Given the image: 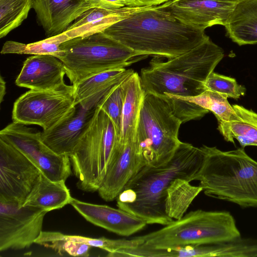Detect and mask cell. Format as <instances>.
<instances>
[{
	"instance_id": "cell-35",
	"label": "cell",
	"mask_w": 257,
	"mask_h": 257,
	"mask_svg": "<svg viewBox=\"0 0 257 257\" xmlns=\"http://www.w3.org/2000/svg\"><path fill=\"white\" fill-rule=\"evenodd\" d=\"M6 82L3 78V76L1 75L0 77V102L1 103L4 100V97L6 94Z\"/></svg>"
},
{
	"instance_id": "cell-17",
	"label": "cell",
	"mask_w": 257,
	"mask_h": 257,
	"mask_svg": "<svg viewBox=\"0 0 257 257\" xmlns=\"http://www.w3.org/2000/svg\"><path fill=\"white\" fill-rule=\"evenodd\" d=\"M70 204L87 221L121 236L132 235L147 225L140 218L119 208L92 204L74 198Z\"/></svg>"
},
{
	"instance_id": "cell-9",
	"label": "cell",
	"mask_w": 257,
	"mask_h": 257,
	"mask_svg": "<svg viewBox=\"0 0 257 257\" xmlns=\"http://www.w3.org/2000/svg\"><path fill=\"white\" fill-rule=\"evenodd\" d=\"M74 86L53 90H32L14 104L13 121L35 124L46 130L63 118L75 106Z\"/></svg>"
},
{
	"instance_id": "cell-11",
	"label": "cell",
	"mask_w": 257,
	"mask_h": 257,
	"mask_svg": "<svg viewBox=\"0 0 257 257\" xmlns=\"http://www.w3.org/2000/svg\"><path fill=\"white\" fill-rule=\"evenodd\" d=\"M47 211L0 199V251L30 247L42 231Z\"/></svg>"
},
{
	"instance_id": "cell-33",
	"label": "cell",
	"mask_w": 257,
	"mask_h": 257,
	"mask_svg": "<svg viewBox=\"0 0 257 257\" xmlns=\"http://www.w3.org/2000/svg\"><path fill=\"white\" fill-rule=\"evenodd\" d=\"M93 8L114 10L125 7V0H86Z\"/></svg>"
},
{
	"instance_id": "cell-27",
	"label": "cell",
	"mask_w": 257,
	"mask_h": 257,
	"mask_svg": "<svg viewBox=\"0 0 257 257\" xmlns=\"http://www.w3.org/2000/svg\"><path fill=\"white\" fill-rule=\"evenodd\" d=\"M69 40L70 39L63 32L59 35L27 44L9 41L4 44L1 53L2 54L13 53L34 55L49 54L55 56L60 51L61 44Z\"/></svg>"
},
{
	"instance_id": "cell-19",
	"label": "cell",
	"mask_w": 257,
	"mask_h": 257,
	"mask_svg": "<svg viewBox=\"0 0 257 257\" xmlns=\"http://www.w3.org/2000/svg\"><path fill=\"white\" fill-rule=\"evenodd\" d=\"M154 7V6H153ZM152 7H124L114 10L92 8L77 18L64 32L69 39L102 32L112 24L133 14Z\"/></svg>"
},
{
	"instance_id": "cell-34",
	"label": "cell",
	"mask_w": 257,
	"mask_h": 257,
	"mask_svg": "<svg viewBox=\"0 0 257 257\" xmlns=\"http://www.w3.org/2000/svg\"><path fill=\"white\" fill-rule=\"evenodd\" d=\"M125 6L131 8L157 6L169 0H125Z\"/></svg>"
},
{
	"instance_id": "cell-30",
	"label": "cell",
	"mask_w": 257,
	"mask_h": 257,
	"mask_svg": "<svg viewBox=\"0 0 257 257\" xmlns=\"http://www.w3.org/2000/svg\"><path fill=\"white\" fill-rule=\"evenodd\" d=\"M207 256L255 257L257 256V240L243 239L207 245Z\"/></svg>"
},
{
	"instance_id": "cell-24",
	"label": "cell",
	"mask_w": 257,
	"mask_h": 257,
	"mask_svg": "<svg viewBox=\"0 0 257 257\" xmlns=\"http://www.w3.org/2000/svg\"><path fill=\"white\" fill-rule=\"evenodd\" d=\"M237 119L234 121H218L217 129L224 140L234 144V139L241 148L257 147V113L242 105H232Z\"/></svg>"
},
{
	"instance_id": "cell-5",
	"label": "cell",
	"mask_w": 257,
	"mask_h": 257,
	"mask_svg": "<svg viewBox=\"0 0 257 257\" xmlns=\"http://www.w3.org/2000/svg\"><path fill=\"white\" fill-rule=\"evenodd\" d=\"M240 236L235 219L230 212L198 209L159 230L134 238L141 247L172 248L222 243Z\"/></svg>"
},
{
	"instance_id": "cell-6",
	"label": "cell",
	"mask_w": 257,
	"mask_h": 257,
	"mask_svg": "<svg viewBox=\"0 0 257 257\" xmlns=\"http://www.w3.org/2000/svg\"><path fill=\"white\" fill-rule=\"evenodd\" d=\"M55 56L63 62L72 85L98 73L124 68L147 57L138 56L102 31L63 43Z\"/></svg>"
},
{
	"instance_id": "cell-36",
	"label": "cell",
	"mask_w": 257,
	"mask_h": 257,
	"mask_svg": "<svg viewBox=\"0 0 257 257\" xmlns=\"http://www.w3.org/2000/svg\"><path fill=\"white\" fill-rule=\"evenodd\" d=\"M219 1H225V2H232L235 3H237L240 1H242L243 0H219Z\"/></svg>"
},
{
	"instance_id": "cell-18",
	"label": "cell",
	"mask_w": 257,
	"mask_h": 257,
	"mask_svg": "<svg viewBox=\"0 0 257 257\" xmlns=\"http://www.w3.org/2000/svg\"><path fill=\"white\" fill-rule=\"evenodd\" d=\"M93 8L86 0H34L37 21L47 37L65 31L82 13Z\"/></svg>"
},
{
	"instance_id": "cell-12",
	"label": "cell",
	"mask_w": 257,
	"mask_h": 257,
	"mask_svg": "<svg viewBox=\"0 0 257 257\" xmlns=\"http://www.w3.org/2000/svg\"><path fill=\"white\" fill-rule=\"evenodd\" d=\"M41 173L21 152L0 138V199L23 206Z\"/></svg>"
},
{
	"instance_id": "cell-1",
	"label": "cell",
	"mask_w": 257,
	"mask_h": 257,
	"mask_svg": "<svg viewBox=\"0 0 257 257\" xmlns=\"http://www.w3.org/2000/svg\"><path fill=\"white\" fill-rule=\"evenodd\" d=\"M172 1L138 12L102 32L138 56L168 59L185 53L208 36L176 18L169 9Z\"/></svg>"
},
{
	"instance_id": "cell-29",
	"label": "cell",
	"mask_w": 257,
	"mask_h": 257,
	"mask_svg": "<svg viewBox=\"0 0 257 257\" xmlns=\"http://www.w3.org/2000/svg\"><path fill=\"white\" fill-rule=\"evenodd\" d=\"M35 243L51 248L60 254L67 253L75 256H88L91 246L76 242L68 235L58 231H43L35 241Z\"/></svg>"
},
{
	"instance_id": "cell-32",
	"label": "cell",
	"mask_w": 257,
	"mask_h": 257,
	"mask_svg": "<svg viewBox=\"0 0 257 257\" xmlns=\"http://www.w3.org/2000/svg\"><path fill=\"white\" fill-rule=\"evenodd\" d=\"M204 86L208 89L220 93L227 98L238 99L243 96L245 88L238 84L235 79L212 72L206 78Z\"/></svg>"
},
{
	"instance_id": "cell-31",
	"label": "cell",
	"mask_w": 257,
	"mask_h": 257,
	"mask_svg": "<svg viewBox=\"0 0 257 257\" xmlns=\"http://www.w3.org/2000/svg\"><path fill=\"white\" fill-rule=\"evenodd\" d=\"M122 80L113 86L97 104V106L103 110L112 121L119 136V139L123 104Z\"/></svg>"
},
{
	"instance_id": "cell-20",
	"label": "cell",
	"mask_w": 257,
	"mask_h": 257,
	"mask_svg": "<svg viewBox=\"0 0 257 257\" xmlns=\"http://www.w3.org/2000/svg\"><path fill=\"white\" fill-rule=\"evenodd\" d=\"M134 71L118 68L95 74L73 85L75 105L80 104L86 109H92L105 94Z\"/></svg>"
},
{
	"instance_id": "cell-4",
	"label": "cell",
	"mask_w": 257,
	"mask_h": 257,
	"mask_svg": "<svg viewBox=\"0 0 257 257\" xmlns=\"http://www.w3.org/2000/svg\"><path fill=\"white\" fill-rule=\"evenodd\" d=\"M203 157L194 177L204 194L243 208L257 207V161L244 148L223 151L200 147Z\"/></svg>"
},
{
	"instance_id": "cell-3",
	"label": "cell",
	"mask_w": 257,
	"mask_h": 257,
	"mask_svg": "<svg viewBox=\"0 0 257 257\" xmlns=\"http://www.w3.org/2000/svg\"><path fill=\"white\" fill-rule=\"evenodd\" d=\"M224 56L223 50L208 36L189 51L166 61L154 57L140 73L145 93L163 97L198 96L206 90V78Z\"/></svg>"
},
{
	"instance_id": "cell-23",
	"label": "cell",
	"mask_w": 257,
	"mask_h": 257,
	"mask_svg": "<svg viewBox=\"0 0 257 257\" xmlns=\"http://www.w3.org/2000/svg\"><path fill=\"white\" fill-rule=\"evenodd\" d=\"M72 198L65 181H52L41 173L23 206L49 212L70 204Z\"/></svg>"
},
{
	"instance_id": "cell-10",
	"label": "cell",
	"mask_w": 257,
	"mask_h": 257,
	"mask_svg": "<svg viewBox=\"0 0 257 257\" xmlns=\"http://www.w3.org/2000/svg\"><path fill=\"white\" fill-rule=\"evenodd\" d=\"M27 125L13 121L1 131L0 138L21 152L48 178L66 181L72 173L69 157L54 152L42 141V132Z\"/></svg>"
},
{
	"instance_id": "cell-22",
	"label": "cell",
	"mask_w": 257,
	"mask_h": 257,
	"mask_svg": "<svg viewBox=\"0 0 257 257\" xmlns=\"http://www.w3.org/2000/svg\"><path fill=\"white\" fill-rule=\"evenodd\" d=\"M226 35L239 46L257 43V0L237 3L224 26Z\"/></svg>"
},
{
	"instance_id": "cell-8",
	"label": "cell",
	"mask_w": 257,
	"mask_h": 257,
	"mask_svg": "<svg viewBox=\"0 0 257 257\" xmlns=\"http://www.w3.org/2000/svg\"><path fill=\"white\" fill-rule=\"evenodd\" d=\"M182 123L165 97L145 93L135 140L146 165L158 166L172 158L181 142Z\"/></svg>"
},
{
	"instance_id": "cell-2",
	"label": "cell",
	"mask_w": 257,
	"mask_h": 257,
	"mask_svg": "<svg viewBox=\"0 0 257 257\" xmlns=\"http://www.w3.org/2000/svg\"><path fill=\"white\" fill-rule=\"evenodd\" d=\"M203 157L200 147L181 142L168 162L155 167L145 165L131 179L116 198L117 207L147 224H169L174 220L165 211L168 188L177 178L194 181Z\"/></svg>"
},
{
	"instance_id": "cell-16",
	"label": "cell",
	"mask_w": 257,
	"mask_h": 257,
	"mask_svg": "<svg viewBox=\"0 0 257 257\" xmlns=\"http://www.w3.org/2000/svg\"><path fill=\"white\" fill-rule=\"evenodd\" d=\"M237 3L219 0H172L169 9L182 22L204 30L224 26Z\"/></svg>"
},
{
	"instance_id": "cell-25",
	"label": "cell",
	"mask_w": 257,
	"mask_h": 257,
	"mask_svg": "<svg viewBox=\"0 0 257 257\" xmlns=\"http://www.w3.org/2000/svg\"><path fill=\"white\" fill-rule=\"evenodd\" d=\"M189 181L177 178L167 190L165 200V211L169 217L181 219L197 195L203 191L199 185L193 186Z\"/></svg>"
},
{
	"instance_id": "cell-14",
	"label": "cell",
	"mask_w": 257,
	"mask_h": 257,
	"mask_svg": "<svg viewBox=\"0 0 257 257\" xmlns=\"http://www.w3.org/2000/svg\"><path fill=\"white\" fill-rule=\"evenodd\" d=\"M96 108L76 105L55 125L41 132L42 141L57 154L69 157L89 127Z\"/></svg>"
},
{
	"instance_id": "cell-21",
	"label": "cell",
	"mask_w": 257,
	"mask_h": 257,
	"mask_svg": "<svg viewBox=\"0 0 257 257\" xmlns=\"http://www.w3.org/2000/svg\"><path fill=\"white\" fill-rule=\"evenodd\" d=\"M123 104L119 143L125 144L135 138L145 92L140 75L134 71L122 81Z\"/></svg>"
},
{
	"instance_id": "cell-7",
	"label": "cell",
	"mask_w": 257,
	"mask_h": 257,
	"mask_svg": "<svg viewBox=\"0 0 257 257\" xmlns=\"http://www.w3.org/2000/svg\"><path fill=\"white\" fill-rule=\"evenodd\" d=\"M118 143L119 136L112 121L97 106L89 127L69 156L79 189L98 191Z\"/></svg>"
},
{
	"instance_id": "cell-28",
	"label": "cell",
	"mask_w": 257,
	"mask_h": 257,
	"mask_svg": "<svg viewBox=\"0 0 257 257\" xmlns=\"http://www.w3.org/2000/svg\"><path fill=\"white\" fill-rule=\"evenodd\" d=\"M34 0H0V38L18 28L28 16Z\"/></svg>"
},
{
	"instance_id": "cell-37",
	"label": "cell",
	"mask_w": 257,
	"mask_h": 257,
	"mask_svg": "<svg viewBox=\"0 0 257 257\" xmlns=\"http://www.w3.org/2000/svg\"></svg>"
},
{
	"instance_id": "cell-13",
	"label": "cell",
	"mask_w": 257,
	"mask_h": 257,
	"mask_svg": "<svg viewBox=\"0 0 257 257\" xmlns=\"http://www.w3.org/2000/svg\"><path fill=\"white\" fill-rule=\"evenodd\" d=\"M145 165L135 139L125 144L119 143L98 190L100 197L108 202L116 199L126 183Z\"/></svg>"
},
{
	"instance_id": "cell-26",
	"label": "cell",
	"mask_w": 257,
	"mask_h": 257,
	"mask_svg": "<svg viewBox=\"0 0 257 257\" xmlns=\"http://www.w3.org/2000/svg\"><path fill=\"white\" fill-rule=\"evenodd\" d=\"M165 97L180 99L193 103L213 112L217 121L230 122L237 119L236 113L232 105H231L228 101V98L220 93L208 89L195 97L167 96Z\"/></svg>"
},
{
	"instance_id": "cell-15",
	"label": "cell",
	"mask_w": 257,
	"mask_h": 257,
	"mask_svg": "<svg viewBox=\"0 0 257 257\" xmlns=\"http://www.w3.org/2000/svg\"><path fill=\"white\" fill-rule=\"evenodd\" d=\"M63 62L49 54L35 55L27 58L16 80V84L32 90H53L69 87Z\"/></svg>"
}]
</instances>
